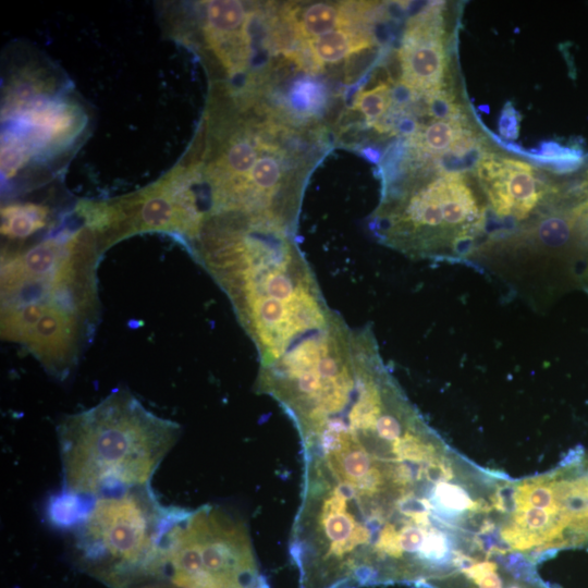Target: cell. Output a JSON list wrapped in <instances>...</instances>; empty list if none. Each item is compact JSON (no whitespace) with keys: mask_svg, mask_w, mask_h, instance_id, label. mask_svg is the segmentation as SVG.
<instances>
[{"mask_svg":"<svg viewBox=\"0 0 588 588\" xmlns=\"http://www.w3.org/2000/svg\"><path fill=\"white\" fill-rule=\"evenodd\" d=\"M285 414L303 454L289 544L302 588H358L401 572L402 534L437 528L427 476L434 445L381 355L362 357Z\"/></svg>","mask_w":588,"mask_h":588,"instance_id":"6da1fadb","label":"cell"},{"mask_svg":"<svg viewBox=\"0 0 588 588\" xmlns=\"http://www.w3.org/2000/svg\"><path fill=\"white\" fill-rule=\"evenodd\" d=\"M194 243L197 260L225 293L254 342L259 367L280 359L335 314L291 233L212 217Z\"/></svg>","mask_w":588,"mask_h":588,"instance_id":"7a4b0ae2","label":"cell"},{"mask_svg":"<svg viewBox=\"0 0 588 588\" xmlns=\"http://www.w3.org/2000/svg\"><path fill=\"white\" fill-rule=\"evenodd\" d=\"M102 249L83 226L1 259V336L23 346L51 376L77 364L99 319Z\"/></svg>","mask_w":588,"mask_h":588,"instance_id":"3957f363","label":"cell"},{"mask_svg":"<svg viewBox=\"0 0 588 588\" xmlns=\"http://www.w3.org/2000/svg\"><path fill=\"white\" fill-rule=\"evenodd\" d=\"M63 494L87 500L149 486L181 434L177 422L148 411L127 389L65 416L57 428Z\"/></svg>","mask_w":588,"mask_h":588,"instance_id":"277c9868","label":"cell"},{"mask_svg":"<svg viewBox=\"0 0 588 588\" xmlns=\"http://www.w3.org/2000/svg\"><path fill=\"white\" fill-rule=\"evenodd\" d=\"M489 215L473 175L441 169L388 188L372 225L382 244L409 258L460 262L488 238Z\"/></svg>","mask_w":588,"mask_h":588,"instance_id":"5b68a950","label":"cell"},{"mask_svg":"<svg viewBox=\"0 0 588 588\" xmlns=\"http://www.w3.org/2000/svg\"><path fill=\"white\" fill-rule=\"evenodd\" d=\"M79 504L74 531L83 564L122 588L163 568L162 540L174 509L162 506L150 486L117 490Z\"/></svg>","mask_w":588,"mask_h":588,"instance_id":"8992f818","label":"cell"},{"mask_svg":"<svg viewBox=\"0 0 588 588\" xmlns=\"http://www.w3.org/2000/svg\"><path fill=\"white\" fill-rule=\"evenodd\" d=\"M192 174L169 173L149 187L110 201L82 203L79 215L105 250L140 232H174L197 237L205 213L192 189Z\"/></svg>","mask_w":588,"mask_h":588,"instance_id":"52a82bcc","label":"cell"},{"mask_svg":"<svg viewBox=\"0 0 588 588\" xmlns=\"http://www.w3.org/2000/svg\"><path fill=\"white\" fill-rule=\"evenodd\" d=\"M473 176L489 213L512 229L574 203L575 185L556 181L506 152L485 149L474 163Z\"/></svg>","mask_w":588,"mask_h":588,"instance_id":"ba28073f","label":"cell"},{"mask_svg":"<svg viewBox=\"0 0 588 588\" xmlns=\"http://www.w3.org/2000/svg\"><path fill=\"white\" fill-rule=\"evenodd\" d=\"M444 3L429 4L404 32L399 58L401 82L408 91L434 100L453 95Z\"/></svg>","mask_w":588,"mask_h":588,"instance_id":"9c48e42d","label":"cell"},{"mask_svg":"<svg viewBox=\"0 0 588 588\" xmlns=\"http://www.w3.org/2000/svg\"><path fill=\"white\" fill-rule=\"evenodd\" d=\"M10 114L16 122L17 138L32 155L34 150L53 148L72 139L83 124L81 110L75 105L42 95L19 93L12 101Z\"/></svg>","mask_w":588,"mask_h":588,"instance_id":"30bf717a","label":"cell"},{"mask_svg":"<svg viewBox=\"0 0 588 588\" xmlns=\"http://www.w3.org/2000/svg\"><path fill=\"white\" fill-rule=\"evenodd\" d=\"M483 143L485 138L461 105L434 115L408 139L417 157L426 161L463 159L467 154L482 152Z\"/></svg>","mask_w":588,"mask_h":588,"instance_id":"8fae6325","label":"cell"},{"mask_svg":"<svg viewBox=\"0 0 588 588\" xmlns=\"http://www.w3.org/2000/svg\"><path fill=\"white\" fill-rule=\"evenodd\" d=\"M206 41L229 74L243 72L250 54L249 14L236 0H211L205 3Z\"/></svg>","mask_w":588,"mask_h":588,"instance_id":"7c38bea8","label":"cell"},{"mask_svg":"<svg viewBox=\"0 0 588 588\" xmlns=\"http://www.w3.org/2000/svg\"><path fill=\"white\" fill-rule=\"evenodd\" d=\"M48 219L46 206L33 203L5 205L1 208V234L9 240H25L44 229Z\"/></svg>","mask_w":588,"mask_h":588,"instance_id":"4fadbf2b","label":"cell"},{"mask_svg":"<svg viewBox=\"0 0 588 588\" xmlns=\"http://www.w3.org/2000/svg\"><path fill=\"white\" fill-rule=\"evenodd\" d=\"M308 42L321 66L324 63H336L354 52L371 46V39L368 36L345 27Z\"/></svg>","mask_w":588,"mask_h":588,"instance_id":"5bb4252c","label":"cell"},{"mask_svg":"<svg viewBox=\"0 0 588 588\" xmlns=\"http://www.w3.org/2000/svg\"><path fill=\"white\" fill-rule=\"evenodd\" d=\"M344 8L328 2H316L303 10L296 28L306 41L350 25Z\"/></svg>","mask_w":588,"mask_h":588,"instance_id":"9a60e30c","label":"cell"},{"mask_svg":"<svg viewBox=\"0 0 588 588\" xmlns=\"http://www.w3.org/2000/svg\"><path fill=\"white\" fill-rule=\"evenodd\" d=\"M391 103L390 85L380 83L371 89L359 91L354 100V109L364 115L369 125H373L388 112Z\"/></svg>","mask_w":588,"mask_h":588,"instance_id":"2e32d148","label":"cell"},{"mask_svg":"<svg viewBox=\"0 0 588 588\" xmlns=\"http://www.w3.org/2000/svg\"><path fill=\"white\" fill-rule=\"evenodd\" d=\"M434 505L441 520L443 519V515L446 516L450 512L458 513L464 510L478 507L463 488L450 485L449 482H439L436 485Z\"/></svg>","mask_w":588,"mask_h":588,"instance_id":"e0dca14e","label":"cell"},{"mask_svg":"<svg viewBox=\"0 0 588 588\" xmlns=\"http://www.w3.org/2000/svg\"><path fill=\"white\" fill-rule=\"evenodd\" d=\"M480 588H501V580L493 571L487 573L477 580Z\"/></svg>","mask_w":588,"mask_h":588,"instance_id":"ac0fdd59","label":"cell"},{"mask_svg":"<svg viewBox=\"0 0 588 588\" xmlns=\"http://www.w3.org/2000/svg\"><path fill=\"white\" fill-rule=\"evenodd\" d=\"M579 281L584 287V290L588 293V258L586 262L584 264V267L581 269Z\"/></svg>","mask_w":588,"mask_h":588,"instance_id":"d6986e66","label":"cell"}]
</instances>
